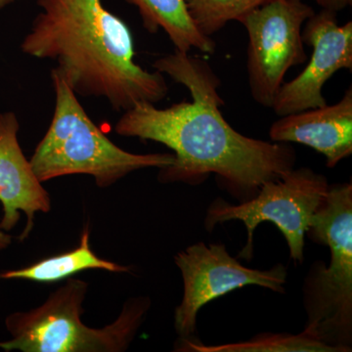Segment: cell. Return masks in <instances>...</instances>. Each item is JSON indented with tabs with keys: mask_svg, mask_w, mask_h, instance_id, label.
Instances as JSON below:
<instances>
[{
	"mask_svg": "<svg viewBox=\"0 0 352 352\" xmlns=\"http://www.w3.org/2000/svg\"><path fill=\"white\" fill-rule=\"evenodd\" d=\"M153 67L184 85L192 100L166 109L140 102L122 113L115 131L175 152V163L161 168L160 182L199 184L214 173L231 192L249 198L295 168L296 152L289 143L248 138L227 122L219 110L221 80L206 60L175 50Z\"/></svg>",
	"mask_w": 352,
	"mask_h": 352,
	"instance_id": "6da1fadb",
	"label": "cell"
},
{
	"mask_svg": "<svg viewBox=\"0 0 352 352\" xmlns=\"http://www.w3.org/2000/svg\"><path fill=\"white\" fill-rule=\"evenodd\" d=\"M38 6L41 11L21 50L54 61L52 71L76 95L106 99L118 112L166 98L168 87L163 74L134 61L129 25L102 0H38Z\"/></svg>",
	"mask_w": 352,
	"mask_h": 352,
	"instance_id": "7a4b0ae2",
	"label": "cell"
},
{
	"mask_svg": "<svg viewBox=\"0 0 352 352\" xmlns=\"http://www.w3.org/2000/svg\"><path fill=\"white\" fill-rule=\"evenodd\" d=\"M55 94L52 120L36 146L32 168L41 182L61 176H92L97 186H112L133 171L164 168L175 163L170 153L133 154L124 151L94 124L63 78L51 71Z\"/></svg>",
	"mask_w": 352,
	"mask_h": 352,
	"instance_id": "3957f363",
	"label": "cell"
},
{
	"mask_svg": "<svg viewBox=\"0 0 352 352\" xmlns=\"http://www.w3.org/2000/svg\"><path fill=\"white\" fill-rule=\"evenodd\" d=\"M310 239L330 248L326 266L315 261L303 283L307 314L305 330L338 352L352 344V185H329L327 195L309 221Z\"/></svg>",
	"mask_w": 352,
	"mask_h": 352,
	"instance_id": "277c9868",
	"label": "cell"
},
{
	"mask_svg": "<svg viewBox=\"0 0 352 352\" xmlns=\"http://www.w3.org/2000/svg\"><path fill=\"white\" fill-rule=\"evenodd\" d=\"M88 284L68 279L43 305L9 315L6 328L12 339L0 342L6 351L122 352L129 349L151 307L146 296L127 300L110 325L88 327L82 321Z\"/></svg>",
	"mask_w": 352,
	"mask_h": 352,
	"instance_id": "5b68a950",
	"label": "cell"
},
{
	"mask_svg": "<svg viewBox=\"0 0 352 352\" xmlns=\"http://www.w3.org/2000/svg\"><path fill=\"white\" fill-rule=\"evenodd\" d=\"M328 188L325 176L309 168H294L281 177L264 183L256 196L240 205H231L220 198L212 201L206 215V229L212 232L217 224L242 221L247 229V244L238 256L249 261L256 227L270 221L283 234L291 258L302 263L310 219L325 200Z\"/></svg>",
	"mask_w": 352,
	"mask_h": 352,
	"instance_id": "8992f818",
	"label": "cell"
},
{
	"mask_svg": "<svg viewBox=\"0 0 352 352\" xmlns=\"http://www.w3.org/2000/svg\"><path fill=\"white\" fill-rule=\"evenodd\" d=\"M314 14L303 0H273L239 20L249 38L250 89L263 107H272L289 69L307 61L302 28Z\"/></svg>",
	"mask_w": 352,
	"mask_h": 352,
	"instance_id": "52a82bcc",
	"label": "cell"
},
{
	"mask_svg": "<svg viewBox=\"0 0 352 352\" xmlns=\"http://www.w3.org/2000/svg\"><path fill=\"white\" fill-rule=\"evenodd\" d=\"M175 261L184 284L182 302L175 312V331L182 339L195 333L197 316L204 305L234 289L256 285L285 293L288 272L283 264L268 270L245 267L222 244L190 245L176 254Z\"/></svg>",
	"mask_w": 352,
	"mask_h": 352,
	"instance_id": "ba28073f",
	"label": "cell"
},
{
	"mask_svg": "<svg viewBox=\"0 0 352 352\" xmlns=\"http://www.w3.org/2000/svg\"><path fill=\"white\" fill-rule=\"evenodd\" d=\"M303 43L312 47L309 63L278 90L272 108L279 117L327 105L325 83L340 69L352 71V22L339 25L337 13L324 10L305 22Z\"/></svg>",
	"mask_w": 352,
	"mask_h": 352,
	"instance_id": "9c48e42d",
	"label": "cell"
},
{
	"mask_svg": "<svg viewBox=\"0 0 352 352\" xmlns=\"http://www.w3.org/2000/svg\"><path fill=\"white\" fill-rule=\"evenodd\" d=\"M19 129L15 113H0V203L3 208L0 230H12L23 212L27 217L20 236L23 241L34 228L36 212H50L51 199L23 153L18 139Z\"/></svg>",
	"mask_w": 352,
	"mask_h": 352,
	"instance_id": "30bf717a",
	"label": "cell"
},
{
	"mask_svg": "<svg viewBox=\"0 0 352 352\" xmlns=\"http://www.w3.org/2000/svg\"><path fill=\"white\" fill-rule=\"evenodd\" d=\"M273 142L298 143L326 157L333 168L352 154V88L333 105L282 116L270 126Z\"/></svg>",
	"mask_w": 352,
	"mask_h": 352,
	"instance_id": "8fae6325",
	"label": "cell"
},
{
	"mask_svg": "<svg viewBox=\"0 0 352 352\" xmlns=\"http://www.w3.org/2000/svg\"><path fill=\"white\" fill-rule=\"evenodd\" d=\"M126 1L138 9L143 27L148 32L157 34L163 30L175 50L189 52L195 48L207 54H214L217 50L214 39L201 34L194 24L184 0Z\"/></svg>",
	"mask_w": 352,
	"mask_h": 352,
	"instance_id": "7c38bea8",
	"label": "cell"
},
{
	"mask_svg": "<svg viewBox=\"0 0 352 352\" xmlns=\"http://www.w3.org/2000/svg\"><path fill=\"white\" fill-rule=\"evenodd\" d=\"M88 270H101L109 272H129V268L98 258L90 248V232L83 231L80 245L73 251L43 259L22 270L6 271L0 279H22L38 283H52L68 279L76 273Z\"/></svg>",
	"mask_w": 352,
	"mask_h": 352,
	"instance_id": "4fadbf2b",
	"label": "cell"
},
{
	"mask_svg": "<svg viewBox=\"0 0 352 352\" xmlns=\"http://www.w3.org/2000/svg\"><path fill=\"white\" fill-rule=\"evenodd\" d=\"M179 349L178 351L193 352H338L305 330L298 335L259 333L245 342L220 346H204L189 339H182Z\"/></svg>",
	"mask_w": 352,
	"mask_h": 352,
	"instance_id": "5bb4252c",
	"label": "cell"
},
{
	"mask_svg": "<svg viewBox=\"0 0 352 352\" xmlns=\"http://www.w3.org/2000/svg\"><path fill=\"white\" fill-rule=\"evenodd\" d=\"M199 31L212 38L231 21L241 18L273 0H184Z\"/></svg>",
	"mask_w": 352,
	"mask_h": 352,
	"instance_id": "9a60e30c",
	"label": "cell"
},
{
	"mask_svg": "<svg viewBox=\"0 0 352 352\" xmlns=\"http://www.w3.org/2000/svg\"><path fill=\"white\" fill-rule=\"evenodd\" d=\"M314 1L324 10L333 11L336 13L344 10L352 4V0H314Z\"/></svg>",
	"mask_w": 352,
	"mask_h": 352,
	"instance_id": "2e32d148",
	"label": "cell"
},
{
	"mask_svg": "<svg viewBox=\"0 0 352 352\" xmlns=\"http://www.w3.org/2000/svg\"><path fill=\"white\" fill-rule=\"evenodd\" d=\"M12 243V236L7 234L6 231L0 230V251L6 249Z\"/></svg>",
	"mask_w": 352,
	"mask_h": 352,
	"instance_id": "e0dca14e",
	"label": "cell"
},
{
	"mask_svg": "<svg viewBox=\"0 0 352 352\" xmlns=\"http://www.w3.org/2000/svg\"><path fill=\"white\" fill-rule=\"evenodd\" d=\"M18 1H22V0H0V10Z\"/></svg>",
	"mask_w": 352,
	"mask_h": 352,
	"instance_id": "ac0fdd59",
	"label": "cell"
}]
</instances>
